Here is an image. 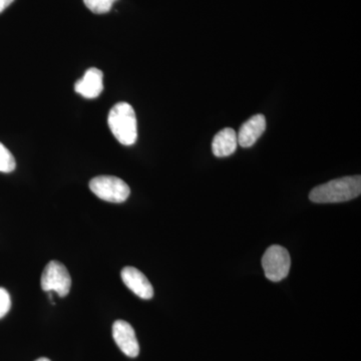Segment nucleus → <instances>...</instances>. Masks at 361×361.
I'll return each instance as SVG.
<instances>
[{
  "label": "nucleus",
  "mask_w": 361,
  "mask_h": 361,
  "mask_svg": "<svg viewBox=\"0 0 361 361\" xmlns=\"http://www.w3.org/2000/svg\"><path fill=\"white\" fill-rule=\"evenodd\" d=\"M360 193V176H350L332 180L315 187L310 192V199L313 203L317 204L342 203L357 198Z\"/></svg>",
  "instance_id": "nucleus-1"
},
{
  "label": "nucleus",
  "mask_w": 361,
  "mask_h": 361,
  "mask_svg": "<svg viewBox=\"0 0 361 361\" xmlns=\"http://www.w3.org/2000/svg\"><path fill=\"white\" fill-rule=\"evenodd\" d=\"M42 290L56 292L59 296L65 297L70 293L71 278L68 270L63 263L51 261L45 266L40 280Z\"/></svg>",
  "instance_id": "nucleus-5"
},
{
  "label": "nucleus",
  "mask_w": 361,
  "mask_h": 361,
  "mask_svg": "<svg viewBox=\"0 0 361 361\" xmlns=\"http://www.w3.org/2000/svg\"><path fill=\"white\" fill-rule=\"evenodd\" d=\"M121 276L126 286L140 298L147 300L154 296V288L149 283L148 278L137 268L130 267V266L123 268Z\"/></svg>",
  "instance_id": "nucleus-7"
},
{
  "label": "nucleus",
  "mask_w": 361,
  "mask_h": 361,
  "mask_svg": "<svg viewBox=\"0 0 361 361\" xmlns=\"http://www.w3.org/2000/svg\"><path fill=\"white\" fill-rule=\"evenodd\" d=\"M238 147L237 134L231 128H225L214 137L212 151L217 158L231 156Z\"/></svg>",
  "instance_id": "nucleus-10"
},
{
  "label": "nucleus",
  "mask_w": 361,
  "mask_h": 361,
  "mask_svg": "<svg viewBox=\"0 0 361 361\" xmlns=\"http://www.w3.org/2000/svg\"><path fill=\"white\" fill-rule=\"evenodd\" d=\"M90 189L102 200L111 203H123L129 198L130 187L120 178L99 176L90 182Z\"/></svg>",
  "instance_id": "nucleus-3"
},
{
  "label": "nucleus",
  "mask_w": 361,
  "mask_h": 361,
  "mask_svg": "<svg viewBox=\"0 0 361 361\" xmlns=\"http://www.w3.org/2000/svg\"><path fill=\"white\" fill-rule=\"evenodd\" d=\"M116 0H84L85 6L96 14L108 13Z\"/></svg>",
  "instance_id": "nucleus-12"
},
{
  "label": "nucleus",
  "mask_w": 361,
  "mask_h": 361,
  "mask_svg": "<svg viewBox=\"0 0 361 361\" xmlns=\"http://www.w3.org/2000/svg\"><path fill=\"white\" fill-rule=\"evenodd\" d=\"M103 73L99 68H89L84 77L75 82V90L85 99H96L103 92Z\"/></svg>",
  "instance_id": "nucleus-8"
},
{
  "label": "nucleus",
  "mask_w": 361,
  "mask_h": 361,
  "mask_svg": "<svg viewBox=\"0 0 361 361\" xmlns=\"http://www.w3.org/2000/svg\"><path fill=\"white\" fill-rule=\"evenodd\" d=\"M265 276L272 282H279L287 277L290 271L291 258L284 247L273 245L266 250L262 258Z\"/></svg>",
  "instance_id": "nucleus-4"
},
{
  "label": "nucleus",
  "mask_w": 361,
  "mask_h": 361,
  "mask_svg": "<svg viewBox=\"0 0 361 361\" xmlns=\"http://www.w3.org/2000/svg\"><path fill=\"white\" fill-rule=\"evenodd\" d=\"M11 299L8 292L0 287V319L11 310Z\"/></svg>",
  "instance_id": "nucleus-13"
},
{
  "label": "nucleus",
  "mask_w": 361,
  "mask_h": 361,
  "mask_svg": "<svg viewBox=\"0 0 361 361\" xmlns=\"http://www.w3.org/2000/svg\"><path fill=\"white\" fill-rule=\"evenodd\" d=\"M35 361H51V360H49V358L42 357V358H39V360H35Z\"/></svg>",
  "instance_id": "nucleus-15"
},
{
  "label": "nucleus",
  "mask_w": 361,
  "mask_h": 361,
  "mask_svg": "<svg viewBox=\"0 0 361 361\" xmlns=\"http://www.w3.org/2000/svg\"><path fill=\"white\" fill-rule=\"evenodd\" d=\"M109 127L116 140L123 146H132L137 139V116L130 104L121 102L111 108Z\"/></svg>",
  "instance_id": "nucleus-2"
},
{
  "label": "nucleus",
  "mask_w": 361,
  "mask_h": 361,
  "mask_svg": "<svg viewBox=\"0 0 361 361\" xmlns=\"http://www.w3.org/2000/svg\"><path fill=\"white\" fill-rule=\"evenodd\" d=\"M265 130V116L261 114L252 116L240 128L238 135H237L238 145L243 148H250L258 141L259 137L263 135Z\"/></svg>",
  "instance_id": "nucleus-9"
},
{
  "label": "nucleus",
  "mask_w": 361,
  "mask_h": 361,
  "mask_svg": "<svg viewBox=\"0 0 361 361\" xmlns=\"http://www.w3.org/2000/svg\"><path fill=\"white\" fill-rule=\"evenodd\" d=\"M113 337L118 348L129 357H137L140 345L132 325L125 320H116L113 325Z\"/></svg>",
  "instance_id": "nucleus-6"
},
{
  "label": "nucleus",
  "mask_w": 361,
  "mask_h": 361,
  "mask_svg": "<svg viewBox=\"0 0 361 361\" xmlns=\"http://www.w3.org/2000/svg\"><path fill=\"white\" fill-rule=\"evenodd\" d=\"M13 1L14 0H0V13H1L4 9H6L7 7L11 6Z\"/></svg>",
  "instance_id": "nucleus-14"
},
{
  "label": "nucleus",
  "mask_w": 361,
  "mask_h": 361,
  "mask_svg": "<svg viewBox=\"0 0 361 361\" xmlns=\"http://www.w3.org/2000/svg\"><path fill=\"white\" fill-rule=\"evenodd\" d=\"M16 167V159L8 149L0 142V172L11 173Z\"/></svg>",
  "instance_id": "nucleus-11"
}]
</instances>
